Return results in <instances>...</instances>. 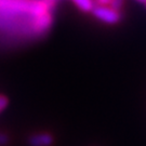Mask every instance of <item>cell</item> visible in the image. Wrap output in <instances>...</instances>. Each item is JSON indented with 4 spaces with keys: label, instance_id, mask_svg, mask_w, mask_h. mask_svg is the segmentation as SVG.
<instances>
[{
    "label": "cell",
    "instance_id": "6da1fadb",
    "mask_svg": "<svg viewBox=\"0 0 146 146\" xmlns=\"http://www.w3.org/2000/svg\"><path fill=\"white\" fill-rule=\"evenodd\" d=\"M91 12L98 20L110 25L118 23L121 19L119 11L113 9L110 5H94Z\"/></svg>",
    "mask_w": 146,
    "mask_h": 146
},
{
    "label": "cell",
    "instance_id": "7a4b0ae2",
    "mask_svg": "<svg viewBox=\"0 0 146 146\" xmlns=\"http://www.w3.org/2000/svg\"><path fill=\"white\" fill-rule=\"evenodd\" d=\"M53 142H54L53 135L47 132L37 133L28 139V144L31 146H51Z\"/></svg>",
    "mask_w": 146,
    "mask_h": 146
},
{
    "label": "cell",
    "instance_id": "3957f363",
    "mask_svg": "<svg viewBox=\"0 0 146 146\" xmlns=\"http://www.w3.org/2000/svg\"><path fill=\"white\" fill-rule=\"evenodd\" d=\"M75 5L82 12H91L94 8V0H72Z\"/></svg>",
    "mask_w": 146,
    "mask_h": 146
},
{
    "label": "cell",
    "instance_id": "277c9868",
    "mask_svg": "<svg viewBox=\"0 0 146 146\" xmlns=\"http://www.w3.org/2000/svg\"><path fill=\"white\" fill-rule=\"evenodd\" d=\"M122 5H123V0H111L110 5L113 9L119 11L121 9V7H122Z\"/></svg>",
    "mask_w": 146,
    "mask_h": 146
},
{
    "label": "cell",
    "instance_id": "5b68a950",
    "mask_svg": "<svg viewBox=\"0 0 146 146\" xmlns=\"http://www.w3.org/2000/svg\"><path fill=\"white\" fill-rule=\"evenodd\" d=\"M9 104V100L5 95H0V113L5 110Z\"/></svg>",
    "mask_w": 146,
    "mask_h": 146
},
{
    "label": "cell",
    "instance_id": "8992f818",
    "mask_svg": "<svg viewBox=\"0 0 146 146\" xmlns=\"http://www.w3.org/2000/svg\"><path fill=\"white\" fill-rule=\"evenodd\" d=\"M9 143V136L5 133H1L0 132V146H5Z\"/></svg>",
    "mask_w": 146,
    "mask_h": 146
},
{
    "label": "cell",
    "instance_id": "52a82bcc",
    "mask_svg": "<svg viewBox=\"0 0 146 146\" xmlns=\"http://www.w3.org/2000/svg\"><path fill=\"white\" fill-rule=\"evenodd\" d=\"M111 0H94V3L96 5H110Z\"/></svg>",
    "mask_w": 146,
    "mask_h": 146
},
{
    "label": "cell",
    "instance_id": "ba28073f",
    "mask_svg": "<svg viewBox=\"0 0 146 146\" xmlns=\"http://www.w3.org/2000/svg\"><path fill=\"white\" fill-rule=\"evenodd\" d=\"M136 1H139V2H142V3H146V0H136Z\"/></svg>",
    "mask_w": 146,
    "mask_h": 146
},
{
    "label": "cell",
    "instance_id": "9c48e42d",
    "mask_svg": "<svg viewBox=\"0 0 146 146\" xmlns=\"http://www.w3.org/2000/svg\"><path fill=\"white\" fill-rule=\"evenodd\" d=\"M49 1H52V2H54V1H56V0H49Z\"/></svg>",
    "mask_w": 146,
    "mask_h": 146
}]
</instances>
